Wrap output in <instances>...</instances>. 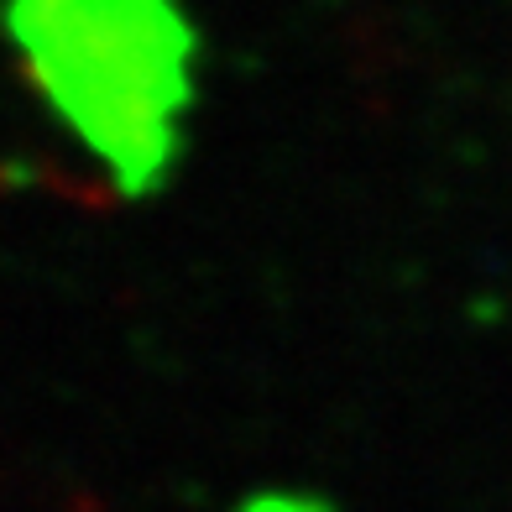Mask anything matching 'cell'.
<instances>
[{"mask_svg": "<svg viewBox=\"0 0 512 512\" xmlns=\"http://www.w3.org/2000/svg\"><path fill=\"white\" fill-rule=\"evenodd\" d=\"M0 32L110 189L142 199L178 173L199 95V27L183 0H6Z\"/></svg>", "mask_w": 512, "mask_h": 512, "instance_id": "cell-1", "label": "cell"}, {"mask_svg": "<svg viewBox=\"0 0 512 512\" xmlns=\"http://www.w3.org/2000/svg\"><path fill=\"white\" fill-rule=\"evenodd\" d=\"M246 512H324V507H309L304 497H256Z\"/></svg>", "mask_w": 512, "mask_h": 512, "instance_id": "cell-2", "label": "cell"}]
</instances>
